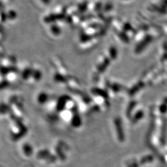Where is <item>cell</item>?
Instances as JSON below:
<instances>
[{"label":"cell","mask_w":167,"mask_h":167,"mask_svg":"<svg viewBox=\"0 0 167 167\" xmlns=\"http://www.w3.org/2000/svg\"><path fill=\"white\" fill-rule=\"evenodd\" d=\"M62 16V15H50L48 16H47L45 19V21L46 22H53L55 20H58L59 18H61Z\"/></svg>","instance_id":"obj_1"},{"label":"cell","mask_w":167,"mask_h":167,"mask_svg":"<svg viewBox=\"0 0 167 167\" xmlns=\"http://www.w3.org/2000/svg\"><path fill=\"white\" fill-rule=\"evenodd\" d=\"M8 110L9 108L6 105H5V103L0 104V113L5 115L8 112Z\"/></svg>","instance_id":"obj_2"},{"label":"cell","mask_w":167,"mask_h":167,"mask_svg":"<svg viewBox=\"0 0 167 167\" xmlns=\"http://www.w3.org/2000/svg\"><path fill=\"white\" fill-rule=\"evenodd\" d=\"M23 148H24V153H25L26 155H30V153H31V147H30L29 145L25 144V145H24Z\"/></svg>","instance_id":"obj_3"},{"label":"cell","mask_w":167,"mask_h":167,"mask_svg":"<svg viewBox=\"0 0 167 167\" xmlns=\"http://www.w3.org/2000/svg\"><path fill=\"white\" fill-rule=\"evenodd\" d=\"M16 73L13 72V73H10L8 74V81H13L16 78Z\"/></svg>","instance_id":"obj_4"},{"label":"cell","mask_w":167,"mask_h":167,"mask_svg":"<svg viewBox=\"0 0 167 167\" xmlns=\"http://www.w3.org/2000/svg\"><path fill=\"white\" fill-rule=\"evenodd\" d=\"M42 1L45 5H49L50 3V0H42Z\"/></svg>","instance_id":"obj_5"}]
</instances>
